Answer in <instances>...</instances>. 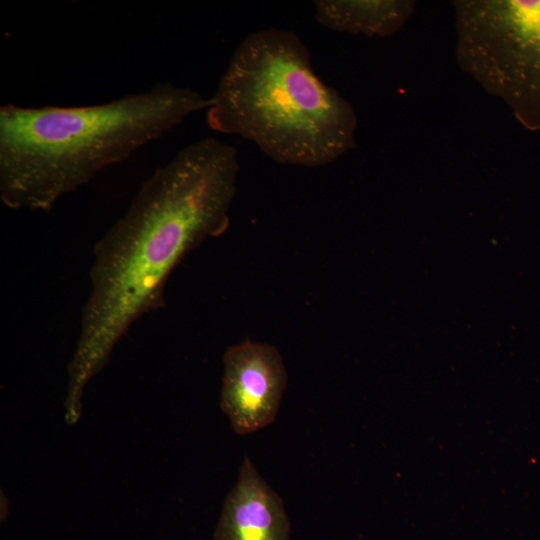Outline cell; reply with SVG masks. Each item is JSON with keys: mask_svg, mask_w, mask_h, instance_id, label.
Segmentation results:
<instances>
[{"mask_svg": "<svg viewBox=\"0 0 540 540\" xmlns=\"http://www.w3.org/2000/svg\"><path fill=\"white\" fill-rule=\"evenodd\" d=\"M239 171L237 149L217 138L184 146L141 184L96 243L90 292L67 369V423L79 421L87 384L129 328L164 306L167 280L183 257L226 231Z\"/></svg>", "mask_w": 540, "mask_h": 540, "instance_id": "6da1fadb", "label": "cell"}, {"mask_svg": "<svg viewBox=\"0 0 540 540\" xmlns=\"http://www.w3.org/2000/svg\"><path fill=\"white\" fill-rule=\"evenodd\" d=\"M208 106L209 98L172 82L101 104L2 105L1 200L14 210L49 211Z\"/></svg>", "mask_w": 540, "mask_h": 540, "instance_id": "7a4b0ae2", "label": "cell"}, {"mask_svg": "<svg viewBox=\"0 0 540 540\" xmlns=\"http://www.w3.org/2000/svg\"><path fill=\"white\" fill-rule=\"evenodd\" d=\"M208 126L254 144L274 162L316 168L356 146L351 103L315 73L289 29L267 27L235 47L206 109Z\"/></svg>", "mask_w": 540, "mask_h": 540, "instance_id": "3957f363", "label": "cell"}, {"mask_svg": "<svg viewBox=\"0 0 540 540\" xmlns=\"http://www.w3.org/2000/svg\"><path fill=\"white\" fill-rule=\"evenodd\" d=\"M456 58L526 128L540 130V0L453 2Z\"/></svg>", "mask_w": 540, "mask_h": 540, "instance_id": "277c9868", "label": "cell"}, {"mask_svg": "<svg viewBox=\"0 0 540 540\" xmlns=\"http://www.w3.org/2000/svg\"><path fill=\"white\" fill-rule=\"evenodd\" d=\"M220 408L233 431L254 433L276 418L287 385L280 352L272 345L245 340L223 356Z\"/></svg>", "mask_w": 540, "mask_h": 540, "instance_id": "5b68a950", "label": "cell"}, {"mask_svg": "<svg viewBox=\"0 0 540 540\" xmlns=\"http://www.w3.org/2000/svg\"><path fill=\"white\" fill-rule=\"evenodd\" d=\"M213 540H290L284 503L248 456L224 501Z\"/></svg>", "mask_w": 540, "mask_h": 540, "instance_id": "8992f818", "label": "cell"}, {"mask_svg": "<svg viewBox=\"0 0 540 540\" xmlns=\"http://www.w3.org/2000/svg\"><path fill=\"white\" fill-rule=\"evenodd\" d=\"M314 16L321 26L340 33L387 37L398 32L414 12L406 0H316Z\"/></svg>", "mask_w": 540, "mask_h": 540, "instance_id": "52a82bcc", "label": "cell"}]
</instances>
